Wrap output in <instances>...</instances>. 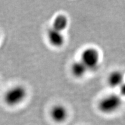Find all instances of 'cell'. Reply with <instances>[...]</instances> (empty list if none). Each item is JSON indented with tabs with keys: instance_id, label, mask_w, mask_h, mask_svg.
<instances>
[{
	"instance_id": "1",
	"label": "cell",
	"mask_w": 125,
	"mask_h": 125,
	"mask_svg": "<svg viewBox=\"0 0 125 125\" xmlns=\"http://www.w3.org/2000/svg\"><path fill=\"white\" fill-rule=\"evenodd\" d=\"M27 96L26 89L22 86H16L6 93L5 95V103L9 106L13 107L20 104L24 100Z\"/></svg>"
},
{
	"instance_id": "2",
	"label": "cell",
	"mask_w": 125,
	"mask_h": 125,
	"mask_svg": "<svg viewBox=\"0 0 125 125\" xmlns=\"http://www.w3.org/2000/svg\"><path fill=\"white\" fill-rule=\"evenodd\" d=\"M122 104L121 98L117 94H110L99 102L98 109L102 113H113L119 109Z\"/></svg>"
},
{
	"instance_id": "3",
	"label": "cell",
	"mask_w": 125,
	"mask_h": 125,
	"mask_svg": "<svg viewBox=\"0 0 125 125\" xmlns=\"http://www.w3.org/2000/svg\"><path fill=\"white\" fill-rule=\"evenodd\" d=\"M100 59L98 51L94 47H88L82 52L81 61L88 70H95L98 66Z\"/></svg>"
},
{
	"instance_id": "4",
	"label": "cell",
	"mask_w": 125,
	"mask_h": 125,
	"mask_svg": "<svg viewBox=\"0 0 125 125\" xmlns=\"http://www.w3.org/2000/svg\"><path fill=\"white\" fill-rule=\"evenodd\" d=\"M47 37L50 43L56 47H60L64 44L65 38L62 32L51 28L47 32Z\"/></svg>"
},
{
	"instance_id": "5",
	"label": "cell",
	"mask_w": 125,
	"mask_h": 125,
	"mask_svg": "<svg viewBox=\"0 0 125 125\" xmlns=\"http://www.w3.org/2000/svg\"><path fill=\"white\" fill-rule=\"evenodd\" d=\"M51 115L52 119L56 123H62L68 117L67 109L61 105H57L51 110Z\"/></svg>"
},
{
	"instance_id": "6",
	"label": "cell",
	"mask_w": 125,
	"mask_h": 125,
	"mask_svg": "<svg viewBox=\"0 0 125 125\" xmlns=\"http://www.w3.org/2000/svg\"><path fill=\"white\" fill-rule=\"evenodd\" d=\"M124 75L119 71H114L109 75L108 83L111 87H120L124 83Z\"/></svg>"
},
{
	"instance_id": "7",
	"label": "cell",
	"mask_w": 125,
	"mask_h": 125,
	"mask_svg": "<svg viewBox=\"0 0 125 125\" xmlns=\"http://www.w3.org/2000/svg\"><path fill=\"white\" fill-rule=\"evenodd\" d=\"M68 25V19L66 16L64 15H58L54 20L52 28L62 33V31L67 28Z\"/></svg>"
},
{
	"instance_id": "8",
	"label": "cell",
	"mask_w": 125,
	"mask_h": 125,
	"mask_svg": "<svg viewBox=\"0 0 125 125\" xmlns=\"http://www.w3.org/2000/svg\"><path fill=\"white\" fill-rule=\"evenodd\" d=\"M87 68L81 60L74 62L72 66V72L73 76L77 78H81L84 77L87 73Z\"/></svg>"
},
{
	"instance_id": "9",
	"label": "cell",
	"mask_w": 125,
	"mask_h": 125,
	"mask_svg": "<svg viewBox=\"0 0 125 125\" xmlns=\"http://www.w3.org/2000/svg\"><path fill=\"white\" fill-rule=\"evenodd\" d=\"M119 87H120L121 93L123 96H125V83H123Z\"/></svg>"
}]
</instances>
